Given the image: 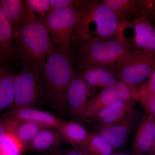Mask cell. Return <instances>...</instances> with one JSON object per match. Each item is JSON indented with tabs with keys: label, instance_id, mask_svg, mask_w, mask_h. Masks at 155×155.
<instances>
[{
	"label": "cell",
	"instance_id": "1",
	"mask_svg": "<svg viewBox=\"0 0 155 155\" xmlns=\"http://www.w3.org/2000/svg\"><path fill=\"white\" fill-rule=\"evenodd\" d=\"M27 7L25 18L14 35L17 62L22 69L33 66L43 68L56 46L44 24Z\"/></svg>",
	"mask_w": 155,
	"mask_h": 155
},
{
	"label": "cell",
	"instance_id": "2",
	"mask_svg": "<svg viewBox=\"0 0 155 155\" xmlns=\"http://www.w3.org/2000/svg\"><path fill=\"white\" fill-rule=\"evenodd\" d=\"M79 9L80 19L72 43L119 38V29L125 22L101 1H82Z\"/></svg>",
	"mask_w": 155,
	"mask_h": 155
},
{
	"label": "cell",
	"instance_id": "3",
	"mask_svg": "<svg viewBox=\"0 0 155 155\" xmlns=\"http://www.w3.org/2000/svg\"><path fill=\"white\" fill-rule=\"evenodd\" d=\"M71 54L55 47L48 57L42 70L45 97L58 112L67 106V94L75 75Z\"/></svg>",
	"mask_w": 155,
	"mask_h": 155
},
{
	"label": "cell",
	"instance_id": "4",
	"mask_svg": "<svg viewBox=\"0 0 155 155\" xmlns=\"http://www.w3.org/2000/svg\"><path fill=\"white\" fill-rule=\"evenodd\" d=\"M72 43L77 46L76 51L70 52L75 62L99 66L109 70L137 50L119 38Z\"/></svg>",
	"mask_w": 155,
	"mask_h": 155
},
{
	"label": "cell",
	"instance_id": "5",
	"mask_svg": "<svg viewBox=\"0 0 155 155\" xmlns=\"http://www.w3.org/2000/svg\"><path fill=\"white\" fill-rule=\"evenodd\" d=\"M80 15L79 7L54 9L45 17L39 20L47 28L55 45L70 53Z\"/></svg>",
	"mask_w": 155,
	"mask_h": 155
},
{
	"label": "cell",
	"instance_id": "6",
	"mask_svg": "<svg viewBox=\"0 0 155 155\" xmlns=\"http://www.w3.org/2000/svg\"><path fill=\"white\" fill-rule=\"evenodd\" d=\"M43 68L33 66L14 74V102L11 110L32 108L40 97H45Z\"/></svg>",
	"mask_w": 155,
	"mask_h": 155
},
{
	"label": "cell",
	"instance_id": "7",
	"mask_svg": "<svg viewBox=\"0 0 155 155\" xmlns=\"http://www.w3.org/2000/svg\"><path fill=\"white\" fill-rule=\"evenodd\" d=\"M155 68V55L136 50L110 69L118 80L137 86L149 77Z\"/></svg>",
	"mask_w": 155,
	"mask_h": 155
},
{
	"label": "cell",
	"instance_id": "8",
	"mask_svg": "<svg viewBox=\"0 0 155 155\" xmlns=\"http://www.w3.org/2000/svg\"><path fill=\"white\" fill-rule=\"evenodd\" d=\"M119 37L136 49L155 55V27L144 17L123 23Z\"/></svg>",
	"mask_w": 155,
	"mask_h": 155
},
{
	"label": "cell",
	"instance_id": "9",
	"mask_svg": "<svg viewBox=\"0 0 155 155\" xmlns=\"http://www.w3.org/2000/svg\"><path fill=\"white\" fill-rule=\"evenodd\" d=\"M138 86H133L118 80L114 86L104 88L89 100L84 114L85 121L91 120L99 111L114 103L135 100Z\"/></svg>",
	"mask_w": 155,
	"mask_h": 155
},
{
	"label": "cell",
	"instance_id": "10",
	"mask_svg": "<svg viewBox=\"0 0 155 155\" xmlns=\"http://www.w3.org/2000/svg\"><path fill=\"white\" fill-rule=\"evenodd\" d=\"M62 121L49 112L32 108L11 110L0 116V122L11 133L22 122H35L45 128L58 129Z\"/></svg>",
	"mask_w": 155,
	"mask_h": 155
},
{
	"label": "cell",
	"instance_id": "11",
	"mask_svg": "<svg viewBox=\"0 0 155 155\" xmlns=\"http://www.w3.org/2000/svg\"><path fill=\"white\" fill-rule=\"evenodd\" d=\"M88 84L78 73L75 72L67 94V104L72 116L75 119L84 122V114L90 89Z\"/></svg>",
	"mask_w": 155,
	"mask_h": 155
},
{
	"label": "cell",
	"instance_id": "12",
	"mask_svg": "<svg viewBox=\"0 0 155 155\" xmlns=\"http://www.w3.org/2000/svg\"><path fill=\"white\" fill-rule=\"evenodd\" d=\"M138 116L134 109L119 123L100 129L96 132L101 136L115 149L123 146L134 129Z\"/></svg>",
	"mask_w": 155,
	"mask_h": 155
},
{
	"label": "cell",
	"instance_id": "13",
	"mask_svg": "<svg viewBox=\"0 0 155 155\" xmlns=\"http://www.w3.org/2000/svg\"><path fill=\"white\" fill-rule=\"evenodd\" d=\"M79 73L90 87L103 89L114 86L118 80L108 69L95 65L78 64Z\"/></svg>",
	"mask_w": 155,
	"mask_h": 155
},
{
	"label": "cell",
	"instance_id": "14",
	"mask_svg": "<svg viewBox=\"0 0 155 155\" xmlns=\"http://www.w3.org/2000/svg\"><path fill=\"white\" fill-rule=\"evenodd\" d=\"M155 140V116L148 114L139 126L133 143V155H145L151 150Z\"/></svg>",
	"mask_w": 155,
	"mask_h": 155
},
{
	"label": "cell",
	"instance_id": "15",
	"mask_svg": "<svg viewBox=\"0 0 155 155\" xmlns=\"http://www.w3.org/2000/svg\"><path fill=\"white\" fill-rule=\"evenodd\" d=\"M13 30L0 4V64H17L13 40Z\"/></svg>",
	"mask_w": 155,
	"mask_h": 155
},
{
	"label": "cell",
	"instance_id": "16",
	"mask_svg": "<svg viewBox=\"0 0 155 155\" xmlns=\"http://www.w3.org/2000/svg\"><path fill=\"white\" fill-rule=\"evenodd\" d=\"M120 20L130 22L141 17L139 0H102Z\"/></svg>",
	"mask_w": 155,
	"mask_h": 155
},
{
	"label": "cell",
	"instance_id": "17",
	"mask_svg": "<svg viewBox=\"0 0 155 155\" xmlns=\"http://www.w3.org/2000/svg\"><path fill=\"white\" fill-rule=\"evenodd\" d=\"M61 138L69 144L81 149L87 140L90 133L77 122L62 120L58 128Z\"/></svg>",
	"mask_w": 155,
	"mask_h": 155
},
{
	"label": "cell",
	"instance_id": "18",
	"mask_svg": "<svg viewBox=\"0 0 155 155\" xmlns=\"http://www.w3.org/2000/svg\"><path fill=\"white\" fill-rule=\"evenodd\" d=\"M0 4L14 35L26 15L28 8L26 2L23 0H0Z\"/></svg>",
	"mask_w": 155,
	"mask_h": 155
},
{
	"label": "cell",
	"instance_id": "19",
	"mask_svg": "<svg viewBox=\"0 0 155 155\" xmlns=\"http://www.w3.org/2000/svg\"><path fill=\"white\" fill-rule=\"evenodd\" d=\"M61 139V134L58 129L45 128L27 145L34 150L45 151L58 146Z\"/></svg>",
	"mask_w": 155,
	"mask_h": 155
},
{
	"label": "cell",
	"instance_id": "20",
	"mask_svg": "<svg viewBox=\"0 0 155 155\" xmlns=\"http://www.w3.org/2000/svg\"><path fill=\"white\" fill-rule=\"evenodd\" d=\"M116 149L97 133H91L81 149L86 155H113Z\"/></svg>",
	"mask_w": 155,
	"mask_h": 155
},
{
	"label": "cell",
	"instance_id": "21",
	"mask_svg": "<svg viewBox=\"0 0 155 155\" xmlns=\"http://www.w3.org/2000/svg\"><path fill=\"white\" fill-rule=\"evenodd\" d=\"M14 74L3 70L0 75V114L14 102Z\"/></svg>",
	"mask_w": 155,
	"mask_h": 155
},
{
	"label": "cell",
	"instance_id": "22",
	"mask_svg": "<svg viewBox=\"0 0 155 155\" xmlns=\"http://www.w3.org/2000/svg\"><path fill=\"white\" fill-rule=\"evenodd\" d=\"M25 146L15 134L8 132L0 141V154L22 155Z\"/></svg>",
	"mask_w": 155,
	"mask_h": 155
},
{
	"label": "cell",
	"instance_id": "23",
	"mask_svg": "<svg viewBox=\"0 0 155 155\" xmlns=\"http://www.w3.org/2000/svg\"><path fill=\"white\" fill-rule=\"evenodd\" d=\"M44 128L45 127L35 122H22L17 125L12 133L26 145Z\"/></svg>",
	"mask_w": 155,
	"mask_h": 155
},
{
	"label": "cell",
	"instance_id": "24",
	"mask_svg": "<svg viewBox=\"0 0 155 155\" xmlns=\"http://www.w3.org/2000/svg\"><path fill=\"white\" fill-rule=\"evenodd\" d=\"M25 2L34 13L38 14L39 19L44 18L53 9L50 0H26Z\"/></svg>",
	"mask_w": 155,
	"mask_h": 155
},
{
	"label": "cell",
	"instance_id": "25",
	"mask_svg": "<svg viewBox=\"0 0 155 155\" xmlns=\"http://www.w3.org/2000/svg\"><path fill=\"white\" fill-rule=\"evenodd\" d=\"M140 16L155 27V0H139Z\"/></svg>",
	"mask_w": 155,
	"mask_h": 155
},
{
	"label": "cell",
	"instance_id": "26",
	"mask_svg": "<svg viewBox=\"0 0 155 155\" xmlns=\"http://www.w3.org/2000/svg\"><path fill=\"white\" fill-rule=\"evenodd\" d=\"M155 94V68L150 74L148 80L138 87L135 100L138 101L143 97Z\"/></svg>",
	"mask_w": 155,
	"mask_h": 155
},
{
	"label": "cell",
	"instance_id": "27",
	"mask_svg": "<svg viewBox=\"0 0 155 155\" xmlns=\"http://www.w3.org/2000/svg\"><path fill=\"white\" fill-rule=\"evenodd\" d=\"M53 9L79 8L82 1L80 0H50Z\"/></svg>",
	"mask_w": 155,
	"mask_h": 155
},
{
	"label": "cell",
	"instance_id": "28",
	"mask_svg": "<svg viewBox=\"0 0 155 155\" xmlns=\"http://www.w3.org/2000/svg\"><path fill=\"white\" fill-rule=\"evenodd\" d=\"M138 101L148 114L155 116V94L143 97Z\"/></svg>",
	"mask_w": 155,
	"mask_h": 155
},
{
	"label": "cell",
	"instance_id": "29",
	"mask_svg": "<svg viewBox=\"0 0 155 155\" xmlns=\"http://www.w3.org/2000/svg\"><path fill=\"white\" fill-rule=\"evenodd\" d=\"M64 155H84L83 152L80 150H72L68 152L67 153Z\"/></svg>",
	"mask_w": 155,
	"mask_h": 155
},
{
	"label": "cell",
	"instance_id": "30",
	"mask_svg": "<svg viewBox=\"0 0 155 155\" xmlns=\"http://www.w3.org/2000/svg\"><path fill=\"white\" fill-rule=\"evenodd\" d=\"M8 131L6 130L5 128L2 125V123L0 122V141L1 139L6 134L8 133Z\"/></svg>",
	"mask_w": 155,
	"mask_h": 155
},
{
	"label": "cell",
	"instance_id": "31",
	"mask_svg": "<svg viewBox=\"0 0 155 155\" xmlns=\"http://www.w3.org/2000/svg\"><path fill=\"white\" fill-rule=\"evenodd\" d=\"M151 151H153L154 153V154L155 155V140L154 142L153 145L152 149L151 150Z\"/></svg>",
	"mask_w": 155,
	"mask_h": 155
},
{
	"label": "cell",
	"instance_id": "32",
	"mask_svg": "<svg viewBox=\"0 0 155 155\" xmlns=\"http://www.w3.org/2000/svg\"><path fill=\"white\" fill-rule=\"evenodd\" d=\"M113 155H129L125 153H114Z\"/></svg>",
	"mask_w": 155,
	"mask_h": 155
},
{
	"label": "cell",
	"instance_id": "33",
	"mask_svg": "<svg viewBox=\"0 0 155 155\" xmlns=\"http://www.w3.org/2000/svg\"><path fill=\"white\" fill-rule=\"evenodd\" d=\"M3 71V69H1L0 68V75H1V74H2V72Z\"/></svg>",
	"mask_w": 155,
	"mask_h": 155
},
{
	"label": "cell",
	"instance_id": "34",
	"mask_svg": "<svg viewBox=\"0 0 155 155\" xmlns=\"http://www.w3.org/2000/svg\"><path fill=\"white\" fill-rule=\"evenodd\" d=\"M54 155H64L62 154L58 153V154H55Z\"/></svg>",
	"mask_w": 155,
	"mask_h": 155
},
{
	"label": "cell",
	"instance_id": "35",
	"mask_svg": "<svg viewBox=\"0 0 155 155\" xmlns=\"http://www.w3.org/2000/svg\"><path fill=\"white\" fill-rule=\"evenodd\" d=\"M0 155H2L0 154Z\"/></svg>",
	"mask_w": 155,
	"mask_h": 155
}]
</instances>
